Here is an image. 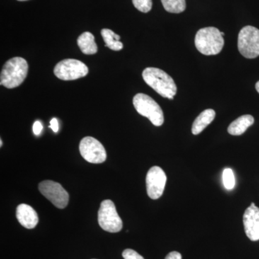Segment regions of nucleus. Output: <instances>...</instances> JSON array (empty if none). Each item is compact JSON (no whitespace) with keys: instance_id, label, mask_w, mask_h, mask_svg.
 <instances>
[{"instance_id":"1","label":"nucleus","mask_w":259,"mask_h":259,"mask_svg":"<svg viewBox=\"0 0 259 259\" xmlns=\"http://www.w3.org/2000/svg\"><path fill=\"white\" fill-rule=\"evenodd\" d=\"M145 82L161 97L173 100L177 95V88L171 76L158 68L148 67L142 74Z\"/></svg>"},{"instance_id":"2","label":"nucleus","mask_w":259,"mask_h":259,"mask_svg":"<svg viewBox=\"0 0 259 259\" xmlns=\"http://www.w3.org/2000/svg\"><path fill=\"white\" fill-rule=\"evenodd\" d=\"M197 50L205 56L220 54L224 47L222 32L214 27H207L197 31L194 39Z\"/></svg>"},{"instance_id":"3","label":"nucleus","mask_w":259,"mask_h":259,"mask_svg":"<svg viewBox=\"0 0 259 259\" xmlns=\"http://www.w3.org/2000/svg\"><path fill=\"white\" fill-rule=\"evenodd\" d=\"M28 64L21 57H14L5 63L0 75V83L6 88H18L27 77Z\"/></svg>"},{"instance_id":"4","label":"nucleus","mask_w":259,"mask_h":259,"mask_svg":"<svg viewBox=\"0 0 259 259\" xmlns=\"http://www.w3.org/2000/svg\"><path fill=\"white\" fill-rule=\"evenodd\" d=\"M133 102L136 111L140 115L147 117L153 125L157 127L163 125L164 122L163 112L153 98L145 94L139 93L134 97Z\"/></svg>"},{"instance_id":"5","label":"nucleus","mask_w":259,"mask_h":259,"mask_svg":"<svg viewBox=\"0 0 259 259\" xmlns=\"http://www.w3.org/2000/svg\"><path fill=\"white\" fill-rule=\"evenodd\" d=\"M238 51L246 59H255L259 56V30L255 27L245 26L238 34Z\"/></svg>"},{"instance_id":"6","label":"nucleus","mask_w":259,"mask_h":259,"mask_svg":"<svg viewBox=\"0 0 259 259\" xmlns=\"http://www.w3.org/2000/svg\"><path fill=\"white\" fill-rule=\"evenodd\" d=\"M98 222L104 231L110 233H118L122 230V220L112 200L106 199L100 204L98 212Z\"/></svg>"},{"instance_id":"7","label":"nucleus","mask_w":259,"mask_h":259,"mask_svg":"<svg viewBox=\"0 0 259 259\" xmlns=\"http://www.w3.org/2000/svg\"><path fill=\"white\" fill-rule=\"evenodd\" d=\"M56 77L64 81H71L84 77L88 74L89 69L86 64L76 59H64L58 63L54 68Z\"/></svg>"},{"instance_id":"8","label":"nucleus","mask_w":259,"mask_h":259,"mask_svg":"<svg viewBox=\"0 0 259 259\" xmlns=\"http://www.w3.org/2000/svg\"><path fill=\"white\" fill-rule=\"evenodd\" d=\"M38 189L40 193L57 208L64 209L68 205L69 193L60 184L54 181H44L39 184Z\"/></svg>"},{"instance_id":"9","label":"nucleus","mask_w":259,"mask_h":259,"mask_svg":"<svg viewBox=\"0 0 259 259\" xmlns=\"http://www.w3.org/2000/svg\"><path fill=\"white\" fill-rule=\"evenodd\" d=\"M81 156L92 163H102L107 159V153L103 145L93 137H85L79 144Z\"/></svg>"},{"instance_id":"10","label":"nucleus","mask_w":259,"mask_h":259,"mask_svg":"<svg viewBox=\"0 0 259 259\" xmlns=\"http://www.w3.org/2000/svg\"><path fill=\"white\" fill-rule=\"evenodd\" d=\"M166 183V175L159 166H153L146 175V189L148 197L157 199L161 197Z\"/></svg>"},{"instance_id":"11","label":"nucleus","mask_w":259,"mask_h":259,"mask_svg":"<svg viewBox=\"0 0 259 259\" xmlns=\"http://www.w3.org/2000/svg\"><path fill=\"white\" fill-rule=\"evenodd\" d=\"M243 226L245 234L250 241L259 240V208L252 202L243 214Z\"/></svg>"},{"instance_id":"12","label":"nucleus","mask_w":259,"mask_h":259,"mask_svg":"<svg viewBox=\"0 0 259 259\" xmlns=\"http://www.w3.org/2000/svg\"><path fill=\"white\" fill-rule=\"evenodd\" d=\"M16 217L20 225L28 229H32L38 223V216L36 211L28 204H21L18 206Z\"/></svg>"},{"instance_id":"13","label":"nucleus","mask_w":259,"mask_h":259,"mask_svg":"<svg viewBox=\"0 0 259 259\" xmlns=\"http://www.w3.org/2000/svg\"><path fill=\"white\" fill-rule=\"evenodd\" d=\"M254 123V118L250 115H242L229 125L228 132L232 136H241Z\"/></svg>"},{"instance_id":"14","label":"nucleus","mask_w":259,"mask_h":259,"mask_svg":"<svg viewBox=\"0 0 259 259\" xmlns=\"http://www.w3.org/2000/svg\"><path fill=\"white\" fill-rule=\"evenodd\" d=\"M215 117V112L212 109H207L199 114L194 121L192 132L194 135L201 134L212 122Z\"/></svg>"},{"instance_id":"15","label":"nucleus","mask_w":259,"mask_h":259,"mask_svg":"<svg viewBox=\"0 0 259 259\" xmlns=\"http://www.w3.org/2000/svg\"><path fill=\"white\" fill-rule=\"evenodd\" d=\"M80 50L87 55H93L97 52V46L95 37L91 32H84L77 39Z\"/></svg>"},{"instance_id":"16","label":"nucleus","mask_w":259,"mask_h":259,"mask_svg":"<svg viewBox=\"0 0 259 259\" xmlns=\"http://www.w3.org/2000/svg\"><path fill=\"white\" fill-rule=\"evenodd\" d=\"M101 35L106 47L111 50L118 51L122 50L123 44L120 41V35H117L110 29H102Z\"/></svg>"},{"instance_id":"17","label":"nucleus","mask_w":259,"mask_h":259,"mask_svg":"<svg viewBox=\"0 0 259 259\" xmlns=\"http://www.w3.org/2000/svg\"><path fill=\"white\" fill-rule=\"evenodd\" d=\"M163 8L168 13H183L186 9L185 0H161Z\"/></svg>"},{"instance_id":"18","label":"nucleus","mask_w":259,"mask_h":259,"mask_svg":"<svg viewBox=\"0 0 259 259\" xmlns=\"http://www.w3.org/2000/svg\"><path fill=\"white\" fill-rule=\"evenodd\" d=\"M223 182L225 188L228 190H233L236 185V180L233 170L231 168H226L223 172Z\"/></svg>"},{"instance_id":"19","label":"nucleus","mask_w":259,"mask_h":259,"mask_svg":"<svg viewBox=\"0 0 259 259\" xmlns=\"http://www.w3.org/2000/svg\"><path fill=\"white\" fill-rule=\"evenodd\" d=\"M135 8L142 13H147L152 8V0H132Z\"/></svg>"},{"instance_id":"20","label":"nucleus","mask_w":259,"mask_h":259,"mask_svg":"<svg viewBox=\"0 0 259 259\" xmlns=\"http://www.w3.org/2000/svg\"><path fill=\"white\" fill-rule=\"evenodd\" d=\"M122 257L124 259H144L142 255L139 254L136 250L125 249L122 252Z\"/></svg>"},{"instance_id":"21","label":"nucleus","mask_w":259,"mask_h":259,"mask_svg":"<svg viewBox=\"0 0 259 259\" xmlns=\"http://www.w3.org/2000/svg\"><path fill=\"white\" fill-rule=\"evenodd\" d=\"M42 128V125L41 122L40 121L37 120L34 122L33 126H32V131H33L34 134L35 136H39L40 134H41Z\"/></svg>"},{"instance_id":"22","label":"nucleus","mask_w":259,"mask_h":259,"mask_svg":"<svg viewBox=\"0 0 259 259\" xmlns=\"http://www.w3.org/2000/svg\"><path fill=\"white\" fill-rule=\"evenodd\" d=\"M50 127L54 133H57L59 130V122L57 119L53 118L50 122Z\"/></svg>"},{"instance_id":"23","label":"nucleus","mask_w":259,"mask_h":259,"mask_svg":"<svg viewBox=\"0 0 259 259\" xmlns=\"http://www.w3.org/2000/svg\"><path fill=\"white\" fill-rule=\"evenodd\" d=\"M165 259H182V255L177 251H172L166 255Z\"/></svg>"},{"instance_id":"24","label":"nucleus","mask_w":259,"mask_h":259,"mask_svg":"<svg viewBox=\"0 0 259 259\" xmlns=\"http://www.w3.org/2000/svg\"><path fill=\"white\" fill-rule=\"evenodd\" d=\"M255 90H256V91L259 93V81L255 83Z\"/></svg>"},{"instance_id":"25","label":"nucleus","mask_w":259,"mask_h":259,"mask_svg":"<svg viewBox=\"0 0 259 259\" xmlns=\"http://www.w3.org/2000/svg\"><path fill=\"white\" fill-rule=\"evenodd\" d=\"M0 146H1V147L3 146V141H2V140L1 141H0Z\"/></svg>"},{"instance_id":"26","label":"nucleus","mask_w":259,"mask_h":259,"mask_svg":"<svg viewBox=\"0 0 259 259\" xmlns=\"http://www.w3.org/2000/svg\"><path fill=\"white\" fill-rule=\"evenodd\" d=\"M18 1H27V0H18Z\"/></svg>"}]
</instances>
